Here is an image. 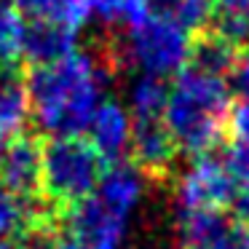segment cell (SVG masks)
<instances>
[{
    "label": "cell",
    "mask_w": 249,
    "mask_h": 249,
    "mask_svg": "<svg viewBox=\"0 0 249 249\" xmlns=\"http://www.w3.org/2000/svg\"><path fill=\"white\" fill-rule=\"evenodd\" d=\"M107 81V65L94 54L72 51L51 65L33 67L27 75L33 115L51 137H81L89 131Z\"/></svg>",
    "instance_id": "1"
},
{
    "label": "cell",
    "mask_w": 249,
    "mask_h": 249,
    "mask_svg": "<svg viewBox=\"0 0 249 249\" xmlns=\"http://www.w3.org/2000/svg\"><path fill=\"white\" fill-rule=\"evenodd\" d=\"M231 86L225 78L185 67L174 86L169 89V102L163 110V124L172 131L182 153L193 158L209 156L228 134L231 113Z\"/></svg>",
    "instance_id": "2"
},
{
    "label": "cell",
    "mask_w": 249,
    "mask_h": 249,
    "mask_svg": "<svg viewBox=\"0 0 249 249\" xmlns=\"http://www.w3.org/2000/svg\"><path fill=\"white\" fill-rule=\"evenodd\" d=\"M105 158L83 137H49L43 142V177L40 196L43 201L67 217L78 204L91 198L99 188Z\"/></svg>",
    "instance_id": "3"
},
{
    "label": "cell",
    "mask_w": 249,
    "mask_h": 249,
    "mask_svg": "<svg viewBox=\"0 0 249 249\" xmlns=\"http://www.w3.org/2000/svg\"><path fill=\"white\" fill-rule=\"evenodd\" d=\"M193 35L185 33L174 19L153 14L142 27L131 30L124 46L110 49L113 65H134L145 75L169 78L179 75L190 65Z\"/></svg>",
    "instance_id": "4"
},
{
    "label": "cell",
    "mask_w": 249,
    "mask_h": 249,
    "mask_svg": "<svg viewBox=\"0 0 249 249\" xmlns=\"http://www.w3.org/2000/svg\"><path fill=\"white\" fill-rule=\"evenodd\" d=\"M177 201L185 212H228L236 201V185L225 163L201 156L177 182Z\"/></svg>",
    "instance_id": "5"
},
{
    "label": "cell",
    "mask_w": 249,
    "mask_h": 249,
    "mask_svg": "<svg viewBox=\"0 0 249 249\" xmlns=\"http://www.w3.org/2000/svg\"><path fill=\"white\" fill-rule=\"evenodd\" d=\"M65 231L83 249H118L126 231V214L94 193L65 217Z\"/></svg>",
    "instance_id": "6"
},
{
    "label": "cell",
    "mask_w": 249,
    "mask_h": 249,
    "mask_svg": "<svg viewBox=\"0 0 249 249\" xmlns=\"http://www.w3.org/2000/svg\"><path fill=\"white\" fill-rule=\"evenodd\" d=\"M40 177H43V140L27 131L11 137L0 161L3 190L19 198H35L40 196Z\"/></svg>",
    "instance_id": "7"
},
{
    "label": "cell",
    "mask_w": 249,
    "mask_h": 249,
    "mask_svg": "<svg viewBox=\"0 0 249 249\" xmlns=\"http://www.w3.org/2000/svg\"><path fill=\"white\" fill-rule=\"evenodd\" d=\"M131 163L150 179H166L174 169L179 147L163 118H134L129 142Z\"/></svg>",
    "instance_id": "8"
},
{
    "label": "cell",
    "mask_w": 249,
    "mask_h": 249,
    "mask_svg": "<svg viewBox=\"0 0 249 249\" xmlns=\"http://www.w3.org/2000/svg\"><path fill=\"white\" fill-rule=\"evenodd\" d=\"M131 129H134V118L129 115V110L115 99H105L89 124V134H91L89 142L99 150L105 163H115L129 153Z\"/></svg>",
    "instance_id": "9"
},
{
    "label": "cell",
    "mask_w": 249,
    "mask_h": 249,
    "mask_svg": "<svg viewBox=\"0 0 249 249\" xmlns=\"http://www.w3.org/2000/svg\"><path fill=\"white\" fill-rule=\"evenodd\" d=\"M33 115L27 75L17 67L0 70V140H11L22 134Z\"/></svg>",
    "instance_id": "10"
},
{
    "label": "cell",
    "mask_w": 249,
    "mask_h": 249,
    "mask_svg": "<svg viewBox=\"0 0 249 249\" xmlns=\"http://www.w3.org/2000/svg\"><path fill=\"white\" fill-rule=\"evenodd\" d=\"M75 51V33L59 24L49 22H33L24 33V49L22 56H27L35 67L59 62Z\"/></svg>",
    "instance_id": "11"
},
{
    "label": "cell",
    "mask_w": 249,
    "mask_h": 249,
    "mask_svg": "<svg viewBox=\"0 0 249 249\" xmlns=\"http://www.w3.org/2000/svg\"><path fill=\"white\" fill-rule=\"evenodd\" d=\"M142 179H145V174H142L134 163H129V161L107 163L102 179H99L97 196L102 201H107L110 206L121 209L124 214H129L142 196V185H145Z\"/></svg>",
    "instance_id": "12"
},
{
    "label": "cell",
    "mask_w": 249,
    "mask_h": 249,
    "mask_svg": "<svg viewBox=\"0 0 249 249\" xmlns=\"http://www.w3.org/2000/svg\"><path fill=\"white\" fill-rule=\"evenodd\" d=\"M14 6L33 22H49L72 33L91 19V0H14Z\"/></svg>",
    "instance_id": "13"
},
{
    "label": "cell",
    "mask_w": 249,
    "mask_h": 249,
    "mask_svg": "<svg viewBox=\"0 0 249 249\" xmlns=\"http://www.w3.org/2000/svg\"><path fill=\"white\" fill-rule=\"evenodd\" d=\"M238 54L241 51L236 49L233 43H228L222 35H217L214 30L204 35H196L193 38V51H190V65L193 70L209 72V75L225 78L231 72V67L236 65Z\"/></svg>",
    "instance_id": "14"
},
{
    "label": "cell",
    "mask_w": 249,
    "mask_h": 249,
    "mask_svg": "<svg viewBox=\"0 0 249 249\" xmlns=\"http://www.w3.org/2000/svg\"><path fill=\"white\" fill-rule=\"evenodd\" d=\"M156 14L174 19L185 33L204 35L217 22V0H156Z\"/></svg>",
    "instance_id": "15"
},
{
    "label": "cell",
    "mask_w": 249,
    "mask_h": 249,
    "mask_svg": "<svg viewBox=\"0 0 249 249\" xmlns=\"http://www.w3.org/2000/svg\"><path fill=\"white\" fill-rule=\"evenodd\" d=\"M156 14V0H91V17L102 24H121L131 30L142 27Z\"/></svg>",
    "instance_id": "16"
},
{
    "label": "cell",
    "mask_w": 249,
    "mask_h": 249,
    "mask_svg": "<svg viewBox=\"0 0 249 249\" xmlns=\"http://www.w3.org/2000/svg\"><path fill=\"white\" fill-rule=\"evenodd\" d=\"M24 33H27V24L22 11L8 0H0V70L17 67V62L22 59Z\"/></svg>",
    "instance_id": "17"
},
{
    "label": "cell",
    "mask_w": 249,
    "mask_h": 249,
    "mask_svg": "<svg viewBox=\"0 0 249 249\" xmlns=\"http://www.w3.org/2000/svg\"><path fill=\"white\" fill-rule=\"evenodd\" d=\"M169 102V89L163 86L161 78L145 75L131 86V113L134 118H163V110Z\"/></svg>",
    "instance_id": "18"
},
{
    "label": "cell",
    "mask_w": 249,
    "mask_h": 249,
    "mask_svg": "<svg viewBox=\"0 0 249 249\" xmlns=\"http://www.w3.org/2000/svg\"><path fill=\"white\" fill-rule=\"evenodd\" d=\"M222 163L236 185V196H249V137H233L225 147Z\"/></svg>",
    "instance_id": "19"
},
{
    "label": "cell",
    "mask_w": 249,
    "mask_h": 249,
    "mask_svg": "<svg viewBox=\"0 0 249 249\" xmlns=\"http://www.w3.org/2000/svg\"><path fill=\"white\" fill-rule=\"evenodd\" d=\"M212 30L217 35H222L228 43H233L238 51L249 49V14L247 11H225L214 22Z\"/></svg>",
    "instance_id": "20"
},
{
    "label": "cell",
    "mask_w": 249,
    "mask_h": 249,
    "mask_svg": "<svg viewBox=\"0 0 249 249\" xmlns=\"http://www.w3.org/2000/svg\"><path fill=\"white\" fill-rule=\"evenodd\" d=\"M228 86L233 94H238V99H249V49L241 51L236 59V65L228 72Z\"/></svg>",
    "instance_id": "21"
},
{
    "label": "cell",
    "mask_w": 249,
    "mask_h": 249,
    "mask_svg": "<svg viewBox=\"0 0 249 249\" xmlns=\"http://www.w3.org/2000/svg\"><path fill=\"white\" fill-rule=\"evenodd\" d=\"M228 134L249 137V99H238L228 113Z\"/></svg>",
    "instance_id": "22"
},
{
    "label": "cell",
    "mask_w": 249,
    "mask_h": 249,
    "mask_svg": "<svg viewBox=\"0 0 249 249\" xmlns=\"http://www.w3.org/2000/svg\"><path fill=\"white\" fill-rule=\"evenodd\" d=\"M51 249H83V247L70 236V233L65 231V228H62L59 236H56V238H54V244H51Z\"/></svg>",
    "instance_id": "23"
},
{
    "label": "cell",
    "mask_w": 249,
    "mask_h": 249,
    "mask_svg": "<svg viewBox=\"0 0 249 249\" xmlns=\"http://www.w3.org/2000/svg\"><path fill=\"white\" fill-rule=\"evenodd\" d=\"M217 6H220L222 11H247L249 0H217Z\"/></svg>",
    "instance_id": "24"
},
{
    "label": "cell",
    "mask_w": 249,
    "mask_h": 249,
    "mask_svg": "<svg viewBox=\"0 0 249 249\" xmlns=\"http://www.w3.org/2000/svg\"><path fill=\"white\" fill-rule=\"evenodd\" d=\"M0 249H17V247H11V244L6 241V238H0Z\"/></svg>",
    "instance_id": "25"
},
{
    "label": "cell",
    "mask_w": 249,
    "mask_h": 249,
    "mask_svg": "<svg viewBox=\"0 0 249 249\" xmlns=\"http://www.w3.org/2000/svg\"><path fill=\"white\" fill-rule=\"evenodd\" d=\"M6 142H8V140H0V161H3V150H6Z\"/></svg>",
    "instance_id": "26"
},
{
    "label": "cell",
    "mask_w": 249,
    "mask_h": 249,
    "mask_svg": "<svg viewBox=\"0 0 249 249\" xmlns=\"http://www.w3.org/2000/svg\"><path fill=\"white\" fill-rule=\"evenodd\" d=\"M241 249H249V233H247V238H244V247Z\"/></svg>",
    "instance_id": "27"
},
{
    "label": "cell",
    "mask_w": 249,
    "mask_h": 249,
    "mask_svg": "<svg viewBox=\"0 0 249 249\" xmlns=\"http://www.w3.org/2000/svg\"><path fill=\"white\" fill-rule=\"evenodd\" d=\"M247 14H249V8H247Z\"/></svg>",
    "instance_id": "28"
}]
</instances>
